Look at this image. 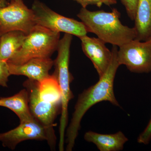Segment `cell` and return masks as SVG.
Segmentation results:
<instances>
[{
  "instance_id": "7c38bea8",
  "label": "cell",
  "mask_w": 151,
  "mask_h": 151,
  "mask_svg": "<svg viewBox=\"0 0 151 151\" xmlns=\"http://www.w3.org/2000/svg\"><path fill=\"white\" fill-rule=\"evenodd\" d=\"M84 139L96 146L100 151H119L124 149L129 140L121 131L113 134H101L89 131L84 135Z\"/></svg>"
},
{
  "instance_id": "603a6c76",
  "label": "cell",
  "mask_w": 151,
  "mask_h": 151,
  "mask_svg": "<svg viewBox=\"0 0 151 151\" xmlns=\"http://www.w3.org/2000/svg\"><path fill=\"white\" fill-rule=\"evenodd\" d=\"M1 34H0V37H1Z\"/></svg>"
},
{
  "instance_id": "8992f818",
  "label": "cell",
  "mask_w": 151,
  "mask_h": 151,
  "mask_svg": "<svg viewBox=\"0 0 151 151\" xmlns=\"http://www.w3.org/2000/svg\"><path fill=\"white\" fill-rule=\"evenodd\" d=\"M31 9L36 24L52 31L69 34L79 38L86 35L88 33L82 22L63 16L38 0L34 1Z\"/></svg>"
},
{
  "instance_id": "3957f363",
  "label": "cell",
  "mask_w": 151,
  "mask_h": 151,
  "mask_svg": "<svg viewBox=\"0 0 151 151\" xmlns=\"http://www.w3.org/2000/svg\"><path fill=\"white\" fill-rule=\"evenodd\" d=\"M72 40V35L67 33H65L60 40L57 47L58 54L54 61L55 71L52 74L58 83L61 93V116L58 145L60 150H64V137L68 120V103L74 97L70 88V84L73 77L69 70L70 47Z\"/></svg>"
},
{
  "instance_id": "4fadbf2b",
  "label": "cell",
  "mask_w": 151,
  "mask_h": 151,
  "mask_svg": "<svg viewBox=\"0 0 151 151\" xmlns=\"http://www.w3.org/2000/svg\"><path fill=\"white\" fill-rule=\"evenodd\" d=\"M136 40L147 41L151 39V0H138L135 16Z\"/></svg>"
},
{
  "instance_id": "44dd1931",
  "label": "cell",
  "mask_w": 151,
  "mask_h": 151,
  "mask_svg": "<svg viewBox=\"0 0 151 151\" xmlns=\"http://www.w3.org/2000/svg\"><path fill=\"white\" fill-rule=\"evenodd\" d=\"M12 1H23V0H12Z\"/></svg>"
},
{
  "instance_id": "d6986e66",
  "label": "cell",
  "mask_w": 151,
  "mask_h": 151,
  "mask_svg": "<svg viewBox=\"0 0 151 151\" xmlns=\"http://www.w3.org/2000/svg\"><path fill=\"white\" fill-rule=\"evenodd\" d=\"M151 140V115L150 119L145 129L140 134L137 138L139 144L147 145Z\"/></svg>"
},
{
  "instance_id": "ba28073f",
  "label": "cell",
  "mask_w": 151,
  "mask_h": 151,
  "mask_svg": "<svg viewBox=\"0 0 151 151\" xmlns=\"http://www.w3.org/2000/svg\"><path fill=\"white\" fill-rule=\"evenodd\" d=\"M36 25L32 9L23 1L11 0L6 6L0 7V34L21 31L27 35Z\"/></svg>"
},
{
  "instance_id": "7a4b0ae2",
  "label": "cell",
  "mask_w": 151,
  "mask_h": 151,
  "mask_svg": "<svg viewBox=\"0 0 151 151\" xmlns=\"http://www.w3.org/2000/svg\"><path fill=\"white\" fill-rule=\"evenodd\" d=\"M77 16L85 25L88 32L95 34L105 43L120 47L137 38L136 29L122 24L121 13L116 9L106 12L90 11L82 7Z\"/></svg>"
},
{
  "instance_id": "5bb4252c",
  "label": "cell",
  "mask_w": 151,
  "mask_h": 151,
  "mask_svg": "<svg viewBox=\"0 0 151 151\" xmlns=\"http://www.w3.org/2000/svg\"><path fill=\"white\" fill-rule=\"evenodd\" d=\"M0 100L2 107L9 108L15 113L20 122L33 119L30 111L28 93L25 88L11 97H1Z\"/></svg>"
},
{
  "instance_id": "277c9868",
  "label": "cell",
  "mask_w": 151,
  "mask_h": 151,
  "mask_svg": "<svg viewBox=\"0 0 151 151\" xmlns=\"http://www.w3.org/2000/svg\"><path fill=\"white\" fill-rule=\"evenodd\" d=\"M60 32L36 24L26 37L22 45L7 62L20 65L36 58H50L56 50Z\"/></svg>"
},
{
  "instance_id": "8fae6325",
  "label": "cell",
  "mask_w": 151,
  "mask_h": 151,
  "mask_svg": "<svg viewBox=\"0 0 151 151\" xmlns=\"http://www.w3.org/2000/svg\"><path fill=\"white\" fill-rule=\"evenodd\" d=\"M8 64L11 75L24 76L28 79L41 82L50 76L49 72L54 65V61L50 58H36L20 65Z\"/></svg>"
},
{
  "instance_id": "2e32d148",
  "label": "cell",
  "mask_w": 151,
  "mask_h": 151,
  "mask_svg": "<svg viewBox=\"0 0 151 151\" xmlns=\"http://www.w3.org/2000/svg\"><path fill=\"white\" fill-rule=\"evenodd\" d=\"M10 75L7 61L0 58V86L7 87L9 77Z\"/></svg>"
},
{
  "instance_id": "d4e9b609",
  "label": "cell",
  "mask_w": 151,
  "mask_h": 151,
  "mask_svg": "<svg viewBox=\"0 0 151 151\" xmlns=\"http://www.w3.org/2000/svg\"><path fill=\"white\" fill-rule=\"evenodd\" d=\"M9 1H10V0H9Z\"/></svg>"
},
{
  "instance_id": "7402d4cb",
  "label": "cell",
  "mask_w": 151,
  "mask_h": 151,
  "mask_svg": "<svg viewBox=\"0 0 151 151\" xmlns=\"http://www.w3.org/2000/svg\"><path fill=\"white\" fill-rule=\"evenodd\" d=\"M0 106H1V100H0Z\"/></svg>"
},
{
  "instance_id": "9a60e30c",
  "label": "cell",
  "mask_w": 151,
  "mask_h": 151,
  "mask_svg": "<svg viewBox=\"0 0 151 151\" xmlns=\"http://www.w3.org/2000/svg\"><path fill=\"white\" fill-rule=\"evenodd\" d=\"M27 35L21 31L6 33L0 37V58L7 61L21 47Z\"/></svg>"
},
{
  "instance_id": "e0dca14e",
  "label": "cell",
  "mask_w": 151,
  "mask_h": 151,
  "mask_svg": "<svg viewBox=\"0 0 151 151\" xmlns=\"http://www.w3.org/2000/svg\"><path fill=\"white\" fill-rule=\"evenodd\" d=\"M81 5L82 8H85L89 5H95L98 7L102 6L103 4L110 6L116 4V0H73Z\"/></svg>"
},
{
  "instance_id": "5b68a950",
  "label": "cell",
  "mask_w": 151,
  "mask_h": 151,
  "mask_svg": "<svg viewBox=\"0 0 151 151\" xmlns=\"http://www.w3.org/2000/svg\"><path fill=\"white\" fill-rule=\"evenodd\" d=\"M23 86L28 93L31 113L45 127L48 137L47 143L51 150H55L56 138L54 122L61 112V105L52 102L41 94L38 81L28 79L24 82Z\"/></svg>"
},
{
  "instance_id": "cb8c5ba5",
  "label": "cell",
  "mask_w": 151,
  "mask_h": 151,
  "mask_svg": "<svg viewBox=\"0 0 151 151\" xmlns=\"http://www.w3.org/2000/svg\"><path fill=\"white\" fill-rule=\"evenodd\" d=\"M150 40H151V39H150Z\"/></svg>"
},
{
  "instance_id": "52a82bcc",
  "label": "cell",
  "mask_w": 151,
  "mask_h": 151,
  "mask_svg": "<svg viewBox=\"0 0 151 151\" xmlns=\"http://www.w3.org/2000/svg\"><path fill=\"white\" fill-rule=\"evenodd\" d=\"M117 60L120 65H125L131 72H151V40L134 39L119 47Z\"/></svg>"
},
{
  "instance_id": "ac0fdd59",
  "label": "cell",
  "mask_w": 151,
  "mask_h": 151,
  "mask_svg": "<svg viewBox=\"0 0 151 151\" xmlns=\"http://www.w3.org/2000/svg\"><path fill=\"white\" fill-rule=\"evenodd\" d=\"M121 1L126 9L128 16L132 20H134L138 0H121Z\"/></svg>"
},
{
  "instance_id": "9c48e42d",
  "label": "cell",
  "mask_w": 151,
  "mask_h": 151,
  "mask_svg": "<svg viewBox=\"0 0 151 151\" xmlns=\"http://www.w3.org/2000/svg\"><path fill=\"white\" fill-rule=\"evenodd\" d=\"M28 140L47 141V133L43 125L33 118L29 121L20 122L16 128L0 133V142L3 147L14 150L22 142Z\"/></svg>"
},
{
  "instance_id": "30bf717a",
  "label": "cell",
  "mask_w": 151,
  "mask_h": 151,
  "mask_svg": "<svg viewBox=\"0 0 151 151\" xmlns=\"http://www.w3.org/2000/svg\"><path fill=\"white\" fill-rule=\"evenodd\" d=\"M79 38L83 52L92 61L100 78L106 72L111 63L112 51L99 38L89 37L86 35Z\"/></svg>"
},
{
  "instance_id": "ffe728a7",
  "label": "cell",
  "mask_w": 151,
  "mask_h": 151,
  "mask_svg": "<svg viewBox=\"0 0 151 151\" xmlns=\"http://www.w3.org/2000/svg\"><path fill=\"white\" fill-rule=\"evenodd\" d=\"M9 0H0V7L6 6L8 4Z\"/></svg>"
},
{
  "instance_id": "6da1fadb",
  "label": "cell",
  "mask_w": 151,
  "mask_h": 151,
  "mask_svg": "<svg viewBox=\"0 0 151 151\" xmlns=\"http://www.w3.org/2000/svg\"><path fill=\"white\" fill-rule=\"evenodd\" d=\"M117 47L113 45L111 63L98 82L84 90L78 95L71 121L66 130V151L73 150L81 128V120L89 108L103 101H108L115 106L120 107L114 91V80L120 65L117 60Z\"/></svg>"
}]
</instances>
